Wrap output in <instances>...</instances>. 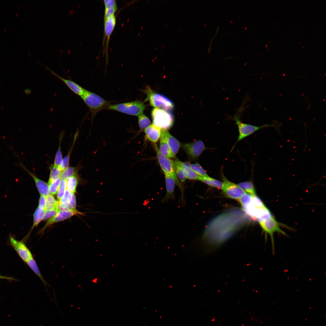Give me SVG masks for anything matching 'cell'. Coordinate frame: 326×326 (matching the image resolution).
<instances>
[{
  "label": "cell",
  "mask_w": 326,
  "mask_h": 326,
  "mask_svg": "<svg viewBox=\"0 0 326 326\" xmlns=\"http://www.w3.org/2000/svg\"><path fill=\"white\" fill-rule=\"evenodd\" d=\"M89 108L92 120L100 111L107 109L110 105V102L92 92L85 90L81 97Z\"/></svg>",
  "instance_id": "6da1fadb"
},
{
  "label": "cell",
  "mask_w": 326,
  "mask_h": 326,
  "mask_svg": "<svg viewBox=\"0 0 326 326\" xmlns=\"http://www.w3.org/2000/svg\"><path fill=\"white\" fill-rule=\"evenodd\" d=\"M243 109L242 107H240L233 118L237 125L238 130L239 134L237 142L250 135L258 130L264 128L273 127L277 129H278V126L274 124H266L260 126H257L243 123L240 119V116L242 110Z\"/></svg>",
  "instance_id": "7a4b0ae2"
},
{
  "label": "cell",
  "mask_w": 326,
  "mask_h": 326,
  "mask_svg": "<svg viewBox=\"0 0 326 326\" xmlns=\"http://www.w3.org/2000/svg\"><path fill=\"white\" fill-rule=\"evenodd\" d=\"M145 107L143 102L137 100L117 104H110L107 109L129 115L138 116L142 113Z\"/></svg>",
  "instance_id": "3957f363"
},
{
  "label": "cell",
  "mask_w": 326,
  "mask_h": 326,
  "mask_svg": "<svg viewBox=\"0 0 326 326\" xmlns=\"http://www.w3.org/2000/svg\"><path fill=\"white\" fill-rule=\"evenodd\" d=\"M152 124L161 129L167 130L174 123L172 114L169 112L159 108H155L151 112Z\"/></svg>",
  "instance_id": "277c9868"
},
{
  "label": "cell",
  "mask_w": 326,
  "mask_h": 326,
  "mask_svg": "<svg viewBox=\"0 0 326 326\" xmlns=\"http://www.w3.org/2000/svg\"><path fill=\"white\" fill-rule=\"evenodd\" d=\"M145 92L147 99L152 106L166 110H171L174 108L173 102L163 95L153 91L149 87H147Z\"/></svg>",
  "instance_id": "5b68a950"
},
{
  "label": "cell",
  "mask_w": 326,
  "mask_h": 326,
  "mask_svg": "<svg viewBox=\"0 0 326 326\" xmlns=\"http://www.w3.org/2000/svg\"><path fill=\"white\" fill-rule=\"evenodd\" d=\"M14 154L18 159V163H15L14 165L20 167L26 172L33 178L36 184L37 189L40 195L46 197L50 194L49 185L44 181L39 178L34 173L30 171L21 161L19 155L13 151L12 147L10 148Z\"/></svg>",
  "instance_id": "8992f818"
},
{
  "label": "cell",
  "mask_w": 326,
  "mask_h": 326,
  "mask_svg": "<svg viewBox=\"0 0 326 326\" xmlns=\"http://www.w3.org/2000/svg\"><path fill=\"white\" fill-rule=\"evenodd\" d=\"M154 147L158 159L164 174L171 175L174 179L177 184L179 186L180 183L175 174L174 161L169 158L163 155L160 152L156 144H154Z\"/></svg>",
  "instance_id": "52a82bcc"
},
{
  "label": "cell",
  "mask_w": 326,
  "mask_h": 326,
  "mask_svg": "<svg viewBox=\"0 0 326 326\" xmlns=\"http://www.w3.org/2000/svg\"><path fill=\"white\" fill-rule=\"evenodd\" d=\"M222 177L223 186L222 189L228 197L238 200L246 193L238 184L229 181L223 174Z\"/></svg>",
  "instance_id": "ba28073f"
},
{
  "label": "cell",
  "mask_w": 326,
  "mask_h": 326,
  "mask_svg": "<svg viewBox=\"0 0 326 326\" xmlns=\"http://www.w3.org/2000/svg\"><path fill=\"white\" fill-rule=\"evenodd\" d=\"M263 230L270 236L272 241L273 251H274V242L273 234L277 232L286 235V234L280 228L278 222L272 216L259 222Z\"/></svg>",
  "instance_id": "9c48e42d"
},
{
  "label": "cell",
  "mask_w": 326,
  "mask_h": 326,
  "mask_svg": "<svg viewBox=\"0 0 326 326\" xmlns=\"http://www.w3.org/2000/svg\"><path fill=\"white\" fill-rule=\"evenodd\" d=\"M181 146L188 156L193 159L199 157L206 149L203 142L201 140L182 143Z\"/></svg>",
  "instance_id": "30bf717a"
},
{
  "label": "cell",
  "mask_w": 326,
  "mask_h": 326,
  "mask_svg": "<svg viewBox=\"0 0 326 326\" xmlns=\"http://www.w3.org/2000/svg\"><path fill=\"white\" fill-rule=\"evenodd\" d=\"M9 241L10 245L24 262L26 263L33 257L30 251L22 241L16 240L11 235H9Z\"/></svg>",
  "instance_id": "8fae6325"
},
{
  "label": "cell",
  "mask_w": 326,
  "mask_h": 326,
  "mask_svg": "<svg viewBox=\"0 0 326 326\" xmlns=\"http://www.w3.org/2000/svg\"><path fill=\"white\" fill-rule=\"evenodd\" d=\"M80 213L76 210L72 211H59L55 216L47 221L39 232L40 233H43L47 228L52 224L68 219L75 215Z\"/></svg>",
  "instance_id": "7c38bea8"
},
{
  "label": "cell",
  "mask_w": 326,
  "mask_h": 326,
  "mask_svg": "<svg viewBox=\"0 0 326 326\" xmlns=\"http://www.w3.org/2000/svg\"><path fill=\"white\" fill-rule=\"evenodd\" d=\"M116 23V17L115 15L104 19V40L106 39V56H108L109 43L110 36L115 26Z\"/></svg>",
  "instance_id": "4fadbf2b"
},
{
  "label": "cell",
  "mask_w": 326,
  "mask_h": 326,
  "mask_svg": "<svg viewBox=\"0 0 326 326\" xmlns=\"http://www.w3.org/2000/svg\"><path fill=\"white\" fill-rule=\"evenodd\" d=\"M48 70L54 76L57 77L76 94L81 97L83 94L85 89L73 81L64 78L48 68Z\"/></svg>",
  "instance_id": "5bb4252c"
},
{
  "label": "cell",
  "mask_w": 326,
  "mask_h": 326,
  "mask_svg": "<svg viewBox=\"0 0 326 326\" xmlns=\"http://www.w3.org/2000/svg\"><path fill=\"white\" fill-rule=\"evenodd\" d=\"M174 165L179 168L186 178L193 180H199L200 176L195 173L190 167L186 165L184 162L176 160L174 161Z\"/></svg>",
  "instance_id": "9a60e30c"
},
{
  "label": "cell",
  "mask_w": 326,
  "mask_h": 326,
  "mask_svg": "<svg viewBox=\"0 0 326 326\" xmlns=\"http://www.w3.org/2000/svg\"><path fill=\"white\" fill-rule=\"evenodd\" d=\"M167 130H161L159 150L163 155L169 158H173L174 156L172 152L167 140L166 137Z\"/></svg>",
  "instance_id": "2e32d148"
},
{
  "label": "cell",
  "mask_w": 326,
  "mask_h": 326,
  "mask_svg": "<svg viewBox=\"0 0 326 326\" xmlns=\"http://www.w3.org/2000/svg\"><path fill=\"white\" fill-rule=\"evenodd\" d=\"M164 174L166 193L163 200L167 201L169 199L174 198V191L176 182L171 175L168 174Z\"/></svg>",
  "instance_id": "e0dca14e"
},
{
  "label": "cell",
  "mask_w": 326,
  "mask_h": 326,
  "mask_svg": "<svg viewBox=\"0 0 326 326\" xmlns=\"http://www.w3.org/2000/svg\"><path fill=\"white\" fill-rule=\"evenodd\" d=\"M161 129L153 124L144 129L146 138L152 142H156L160 138Z\"/></svg>",
  "instance_id": "ac0fdd59"
},
{
  "label": "cell",
  "mask_w": 326,
  "mask_h": 326,
  "mask_svg": "<svg viewBox=\"0 0 326 326\" xmlns=\"http://www.w3.org/2000/svg\"><path fill=\"white\" fill-rule=\"evenodd\" d=\"M166 137L168 143L174 156L178 153L181 144L179 141L171 135L167 130L166 132Z\"/></svg>",
  "instance_id": "d6986e66"
},
{
  "label": "cell",
  "mask_w": 326,
  "mask_h": 326,
  "mask_svg": "<svg viewBox=\"0 0 326 326\" xmlns=\"http://www.w3.org/2000/svg\"><path fill=\"white\" fill-rule=\"evenodd\" d=\"M79 181L80 177L78 174L69 177L66 180V189L72 193H75Z\"/></svg>",
  "instance_id": "ffe728a7"
},
{
  "label": "cell",
  "mask_w": 326,
  "mask_h": 326,
  "mask_svg": "<svg viewBox=\"0 0 326 326\" xmlns=\"http://www.w3.org/2000/svg\"><path fill=\"white\" fill-rule=\"evenodd\" d=\"M45 209L38 206L36 209L33 215V223L30 230L27 235H29L32 230L35 227H37L39 223L42 220L43 215L45 211Z\"/></svg>",
  "instance_id": "44dd1931"
},
{
  "label": "cell",
  "mask_w": 326,
  "mask_h": 326,
  "mask_svg": "<svg viewBox=\"0 0 326 326\" xmlns=\"http://www.w3.org/2000/svg\"><path fill=\"white\" fill-rule=\"evenodd\" d=\"M26 263L30 269L40 279L44 285H47V284H48V283L43 278L38 267L33 257H32Z\"/></svg>",
  "instance_id": "7402d4cb"
},
{
  "label": "cell",
  "mask_w": 326,
  "mask_h": 326,
  "mask_svg": "<svg viewBox=\"0 0 326 326\" xmlns=\"http://www.w3.org/2000/svg\"><path fill=\"white\" fill-rule=\"evenodd\" d=\"M198 180L210 186L222 189L223 186L222 182L212 178L209 176L207 177H200Z\"/></svg>",
  "instance_id": "603a6c76"
},
{
  "label": "cell",
  "mask_w": 326,
  "mask_h": 326,
  "mask_svg": "<svg viewBox=\"0 0 326 326\" xmlns=\"http://www.w3.org/2000/svg\"><path fill=\"white\" fill-rule=\"evenodd\" d=\"M78 131H77L74 136V139L73 143V145H72V146L70 150L68 152L67 155L66 156H65L63 158V160L61 163L60 165L58 167V168L62 171H63L65 169L69 167L70 155L71 152H72L74 145L77 137V136L78 135Z\"/></svg>",
  "instance_id": "cb8c5ba5"
},
{
  "label": "cell",
  "mask_w": 326,
  "mask_h": 326,
  "mask_svg": "<svg viewBox=\"0 0 326 326\" xmlns=\"http://www.w3.org/2000/svg\"><path fill=\"white\" fill-rule=\"evenodd\" d=\"M79 166L68 167L62 171L61 178L66 180L71 176L78 174Z\"/></svg>",
  "instance_id": "d4e9b609"
},
{
  "label": "cell",
  "mask_w": 326,
  "mask_h": 326,
  "mask_svg": "<svg viewBox=\"0 0 326 326\" xmlns=\"http://www.w3.org/2000/svg\"><path fill=\"white\" fill-rule=\"evenodd\" d=\"M50 173L48 183L53 182L61 177L62 171L57 167L52 165L50 167Z\"/></svg>",
  "instance_id": "484cf974"
},
{
  "label": "cell",
  "mask_w": 326,
  "mask_h": 326,
  "mask_svg": "<svg viewBox=\"0 0 326 326\" xmlns=\"http://www.w3.org/2000/svg\"><path fill=\"white\" fill-rule=\"evenodd\" d=\"M238 186L245 192L251 195H255L256 192L253 184L250 181H245L239 183Z\"/></svg>",
  "instance_id": "4316f807"
},
{
  "label": "cell",
  "mask_w": 326,
  "mask_h": 326,
  "mask_svg": "<svg viewBox=\"0 0 326 326\" xmlns=\"http://www.w3.org/2000/svg\"><path fill=\"white\" fill-rule=\"evenodd\" d=\"M63 133L60 136L59 145L56 154L54 164L53 165L56 167H58L61 163L63 160L62 154L61 150V143L63 136Z\"/></svg>",
  "instance_id": "83f0119b"
},
{
  "label": "cell",
  "mask_w": 326,
  "mask_h": 326,
  "mask_svg": "<svg viewBox=\"0 0 326 326\" xmlns=\"http://www.w3.org/2000/svg\"><path fill=\"white\" fill-rule=\"evenodd\" d=\"M46 201L45 208V210L57 208L58 201H56L52 195L46 197Z\"/></svg>",
  "instance_id": "f1b7e54d"
},
{
  "label": "cell",
  "mask_w": 326,
  "mask_h": 326,
  "mask_svg": "<svg viewBox=\"0 0 326 326\" xmlns=\"http://www.w3.org/2000/svg\"><path fill=\"white\" fill-rule=\"evenodd\" d=\"M138 122L141 130H144L151 125L149 118L142 113L138 116Z\"/></svg>",
  "instance_id": "f546056e"
},
{
  "label": "cell",
  "mask_w": 326,
  "mask_h": 326,
  "mask_svg": "<svg viewBox=\"0 0 326 326\" xmlns=\"http://www.w3.org/2000/svg\"><path fill=\"white\" fill-rule=\"evenodd\" d=\"M190 167L195 173L200 177H204L209 176L203 168L198 163L191 164Z\"/></svg>",
  "instance_id": "4dcf8cb0"
},
{
  "label": "cell",
  "mask_w": 326,
  "mask_h": 326,
  "mask_svg": "<svg viewBox=\"0 0 326 326\" xmlns=\"http://www.w3.org/2000/svg\"><path fill=\"white\" fill-rule=\"evenodd\" d=\"M61 180L60 177L53 182L48 183L50 194L55 195L57 193Z\"/></svg>",
  "instance_id": "1f68e13d"
},
{
  "label": "cell",
  "mask_w": 326,
  "mask_h": 326,
  "mask_svg": "<svg viewBox=\"0 0 326 326\" xmlns=\"http://www.w3.org/2000/svg\"><path fill=\"white\" fill-rule=\"evenodd\" d=\"M73 194L66 189L64 196L59 200V202L65 205H68L72 199Z\"/></svg>",
  "instance_id": "d6a6232c"
},
{
  "label": "cell",
  "mask_w": 326,
  "mask_h": 326,
  "mask_svg": "<svg viewBox=\"0 0 326 326\" xmlns=\"http://www.w3.org/2000/svg\"><path fill=\"white\" fill-rule=\"evenodd\" d=\"M66 180L61 179L57 193V199L59 200L64 196L66 189Z\"/></svg>",
  "instance_id": "836d02e7"
},
{
  "label": "cell",
  "mask_w": 326,
  "mask_h": 326,
  "mask_svg": "<svg viewBox=\"0 0 326 326\" xmlns=\"http://www.w3.org/2000/svg\"><path fill=\"white\" fill-rule=\"evenodd\" d=\"M59 210L58 209L45 211L42 218V220L51 219L55 216L58 213Z\"/></svg>",
  "instance_id": "e575fe53"
},
{
  "label": "cell",
  "mask_w": 326,
  "mask_h": 326,
  "mask_svg": "<svg viewBox=\"0 0 326 326\" xmlns=\"http://www.w3.org/2000/svg\"><path fill=\"white\" fill-rule=\"evenodd\" d=\"M251 196L252 202L254 206L257 208H263L266 207L261 200L255 195Z\"/></svg>",
  "instance_id": "d590c367"
},
{
  "label": "cell",
  "mask_w": 326,
  "mask_h": 326,
  "mask_svg": "<svg viewBox=\"0 0 326 326\" xmlns=\"http://www.w3.org/2000/svg\"><path fill=\"white\" fill-rule=\"evenodd\" d=\"M117 10V8H105L104 19L115 15Z\"/></svg>",
  "instance_id": "8d00e7d4"
},
{
  "label": "cell",
  "mask_w": 326,
  "mask_h": 326,
  "mask_svg": "<svg viewBox=\"0 0 326 326\" xmlns=\"http://www.w3.org/2000/svg\"><path fill=\"white\" fill-rule=\"evenodd\" d=\"M104 2L105 8H117L116 2L115 0H105Z\"/></svg>",
  "instance_id": "74e56055"
},
{
  "label": "cell",
  "mask_w": 326,
  "mask_h": 326,
  "mask_svg": "<svg viewBox=\"0 0 326 326\" xmlns=\"http://www.w3.org/2000/svg\"><path fill=\"white\" fill-rule=\"evenodd\" d=\"M174 170L177 177H178L182 182H184L186 178L181 170L174 166Z\"/></svg>",
  "instance_id": "f35d334b"
},
{
  "label": "cell",
  "mask_w": 326,
  "mask_h": 326,
  "mask_svg": "<svg viewBox=\"0 0 326 326\" xmlns=\"http://www.w3.org/2000/svg\"><path fill=\"white\" fill-rule=\"evenodd\" d=\"M46 201V197L44 195H40L39 201L38 206L45 209Z\"/></svg>",
  "instance_id": "ab89813d"
},
{
  "label": "cell",
  "mask_w": 326,
  "mask_h": 326,
  "mask_svg": "<svg viewBox=\"0 0 326 326\" xmlns=\"http://www.w3.org/2000/svg\"><path fill=\"white\" fill-rule=\"evenodd\" d=\"M69 205L72 209L74 210L76 209V201L75 196L74 193L73 194L72 199Z\"/></svg>",
  "instance_id": "60d3db41"
},
{
  "label": "cell",
  "mask_w": 326,
  "mask_h": 326,
  "mask_svg": "<svg viewBox=\"0 0 326 326\" xmlns=\"http://www.w3.org/2000/svg\"><path fill=\"white\" fill-rule=\"evenodd\" d=\"M0 279H4L12 280H17L16 279H14L13 278H11V277L6 276H5L1 275H0Z\"/></svg>",
  "instance_id": "b9f144b4"
},
{
  "label": "cell",
  "mask_w": 326,
  "mask_h": 326,
  "mask_svg": "<svg viewBox=\"0 0 326 326\" xmlns=\"http://www.w3.org/2000/svg\"><path fill=\"white\" fill-rule=\"evenodd\" d=\"M24 91L27 94V93H29V92L30 91H29V90L28 89H27V90H24Z\"/></svg>",
  "instance_id": "7bdbcfd3"
}]
</instances>
